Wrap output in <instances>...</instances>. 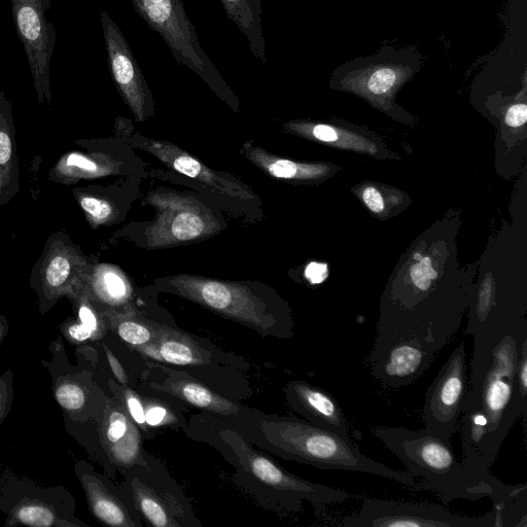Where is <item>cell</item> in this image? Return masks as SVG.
I'll use <instances>...</instances> for the list:
<instances>
[{
  "instance_id": "2e32d148",
  "label": "cell",
  "mask_w": 527,
  "mask_h": 527,
  "mask_svg": "<svg viewBox=\"0 0 527 527\" xmlns=\"http://www.w3.org/2000/svg\"><path fill=\"white\" fill-rule=\"evenodd\" d=\"M286 393L291 407L309 424L349 439L346 416L332 395L301 380L290 382Z\"/></svg>"
},
{
  "instance_id": "4316f807",
  "label": "cell",
  "mask_w": 527,
  "mask_h": 527,
  "mask_svg": "<svg viewBox=\"0 0 527 527\" xmlns=\"http://www.w3.org/2000/svg\"><path fill=\"white\" fill-rule=\"evenodd\" d=\"M115 329L118 336L132 347L139 348L153 343L160 325L150 322L132 308L124 307L123 312H113Z\"/></svg>"
},
{
  "instance_id": "83f0119b",
  "label": "cell",
  "mask_w": 527,
  "mask_h": 527,
  "mask_svg": "<svg viewBox=\"0 0 527 527\" xmlns=\"http://www.w3.org/2000/svg\"><path fill=\"white\" fill-rule=\"evenodd\" d=\"M91 503L95 516L103 523L114 527L142 526L135 516L130 514L125 505L114 498L108 491L96 486L91 491Z\"/></svg>"
},
{
  "instance_id": "44dd1931",
  "label": "cell",
  "mask_w": 527,
  "mask_h": 527,
  "mask_svg": "<svg viewBox=\"0 0 527 527\" xmlns=\"http://www.w3.org/2000/svg\"><path fill=\"white\" fill-rule=\"evenodd\" d=\"M132 500L137 511L155 527H181L187 525L186 511L169 495L160 493L136 477L131 481Z\"/></svg>"
},
{
  "instance_id": "cb8c5ba5",
  "label": "cell",
  "mask_w": 527,
  "mask_h": 527,
  "mask_svg": "<svg viewBox=\"0 0 527 527\" xmlns=\"http://www.w3.org/2000/svg\"><path fill=\"white\" fill-rule=\"evenodd\" d=\"M244 155L258 168L275 179L309 180L319 178L325 172L323 166L296 163L279 158L250 144L244 146Z\"/></svg>"
},
{
  "instance_id": "8d00e7d4",
  "label": "cell",
  "mask_w": 527,
  "mask_h": 527,
  "mask_svg": "<svg viewBox=\"0 0 527 527\" xmlns=\"http://www.w3.org/2000/svg\"><path fill=\"white\" fill-rule=\"evenodd\" d=\"M366 205L373 213L379 214L384 209V201L380 193L373 187H368L363 192Z\"/></svg>"
},
{
  "instance_id": "f35d334b",
  "label": "cell",
  "mask_w": 527,
  "mask_h": 527,
  "mask_svg": "<svg viewBox=\"0 0 527 527\" xmlns=\"http://www.w3.org/2000/svg\"><path fill=\"white\" fill-rule=\"evenodd\" d=\"M105 353H107L109 364L111 366V369L115 375V377L118 379V381L123 384L124 386H127L128 384V376L119 362V360L113 355L112 351L105 346Z\"/></svg>"
},
{
  "instance_id": "7402d4cb",
  "label": "cell",
  "mask_w": 527,
  "mask_h": 527,
  "mask_svg": "<svg viewBox=\"0 0 527 527\" xmlns=\"http://www.w3.org/2000/svg\"><path fill=\"white\" fill-rule=\"evenodd\" d=\"M90 296L113 308L126 307L132 298V288L122 270L111 264H93L85 278Z\"/></svg>"
},
{
  "instance_id": "4dcf8cb0",
  "label": "cell",
  "mask_w": 527,
  "mask_h": 527,
  "mask_svg": "<svg viewBox=\"0 0 527 527\" xmlns=\"http://www.w3.org/2000/svg\"><path fill=\"white\" fill-rule=\"evenodd\" d=\"M122 396L123 406L130 417L134 420V423L139 429L148 432L149 427L146 423L145 407L142 396H139L134 391L127 389L126 386L125 389H123Z\"/></svg>"
},
{
  "instance_id": "7c38bea8",
  "label": "cell",
  "mask_w": 527,
  "mask_h": 527,
  "mask_svg": "<svg viewBox=\"0 0 527 527\" xmlns=\"http://www.w3.org/2000/svg\"><path fill=\"white\" fill-rule=\"evenodd\" d=\"M130 142L133 146L154 155L175 171L186 175L188 178L199 181L206 186L212 187L224 195L249 202L257 198L248 187H245V185L235 178L207 167L173 144L162 142V140L160 142V140L150 139L140 134L131 136Z\"/></svg>"
},
{
  "instance_id": "d6986e66",
  "label": "cell",
  "mask_w": 527,
  "mask_h": 527,
  "mask_svg": "<svg viewBox=\"0 0 527 527\" xmlns=\"http://www.w3.org/2000/svg\"><path fill=\"white\" fill-rule=\"evenodd\" d=\"M147 357L170 365L202 366L210 363V354L189 335L160 325L156 340L137 348Z\"/></svg>"
},
{
  "instance_id": "6da1fadb",
  "label": "cell",
  "mask_w": 527,
  "mask_h": 527,
  "mask_svg": "<svg viewBox=\"0 0 527 527\" xmlns=\"http://www.w3.org/2000/svg\"><path fill=\"white\" fill-rule=\"evenodd\" d=\"M465 333L474 338V353L459 428L462 464L478 479L493 482L491 466L516 421L526 418L527 398L520 394L516 373L527 324L519 314L491 308Z\"/></svg>"
},
{
  "instance_id": "ab89813d",
  "label": "cell",
  "mask_w": 527,
  "mask_h": 527,
  "mask_svg": "<svg viewBox=\"0 0 527 527\" xmlns=\"http://www.w3.org/2000/svg\"><path fill=\"white\" fill-rule=\"evenodd\" d=\"M69 334L77 341H85L91 338L95 333L83 324H79L70 327Z\"/></svg>"
},
{
  "instance_id": "e0dca14e",
  "label": "cell",
  "mask_w": 527,
  "mask_h": 527,
  "mask_svg": "<svg viewBox=\"0 0 527 527\" xmlns=\"http://www.w3.org/2000/svg\"><path fill=\"white\" fill-rule=\"evenodd\" d=\"M103 434L116 464L125 469L148 468L142 435L123 404L109 411Z\"/></svg>"
},
{
  "instance_id": "9a60e30c",
  "label": "cell",
  "mask_w": 527,
  "mask_h": 527,
  "mask_svg": "<svg viewBox=\"0 0 527 527\" xmlns=\"http://www.w3.org/2000/svg\"><path fill=\"white\" fill-rule=\"evenodd\" d=\"M87 151L64 153L50 169L49 181L62 186H76L83 180L107 178L119 174L123 162L104 145L93 140H78Z\"/></svg>"
},
{
  "instance_id": "30bf717a",
  "label": "cell",
  "mask_w": 527,
  "mask_h": 527,
  "mask_svg": "<svg viewBox=\"0 0 527 527\" xmlns=\"http://www.w3.org/2000/svg\"><path fill=\"white\" fill-rule=\"evenodd\" d=\"M468 381L466 347L462 342L430 385L423 409L426 428L447 442L459 431Z\"/></svg>"
},
{
  "instance_id": "e575fe53",
  "label": "cell",
  "mask_w": 527,
  "mask_h": 527,
  "mask_svg": "<svg viewBox=\"0 0 527 527\" xmlns=\"http://www.w3.org/2000/svg\"><path fill=\"white\" fill-rule=\"evenodd\" d=\"M527 107L525 103H518L511 107L506 114V123L510 127H520L526 123Z\"/></svg>"
},
{
  "instance_id": "d4e9b609",
  "label": "cell",
  "mask_w": 527,
  "mask_h": 527,
  "mask_svg": "<svg viewBox=\"0 0 527 527\" xmlns=\"http://www.w3.org/2000/svg\"><path fill=\"white\" fill-rule=\"evenodd\" d=\"M498 527L527 526V485H507L502 482L491 496Z\"/></svg>"
},
{
  "instance_id": "5b68a950",
  "label": "cell",
  "mask_w": 527,
  "mask_h": 527,
  "mask_svg": "<svg viewBox=\"0 0 527 527\" xmlns=\"http://www.w3.org/2000/svg\"><path fill=\"white\" fill-rule=\"evenodd\" d=\"M136 13L163 39L175 60L198 75L233 110L239 102L201 47L182 0H131Z\"/></svg>"
},
{
  "instance_id": "d590c367",
  "label": "cell",
  "mask_w": 527,
  "mask_h": 527,
  "mask_svg": "<svg viewBox=\"0 0 527 527\" xmlns=\"http://www.w3.org/2000/svg\"><path fill=\"white\" fill-rule=\"evenodd\" d=\"M305 276L311 284H321L328 276V266L326 264L311 263L306 268Z\"/></svg>"
},
{
  "instance_id": "ffe728a7",
  "label": "cell",
  "mask_w": 527,
  "mask_h": 527,
  "mask_svg": "<svg viewBox=\"0 0 527 527\" xmlns=\"http://www.w3.org/2000/svg\"><path fill=\"white\" fill-rule=\"evenodd\" d=\"M152 389L222 416L235 417L243 413V408L236 403L218 395L204 384L188 376H169L161 384L152 383Z\"/></svg>"
},
{
  "instance_id": "9c48e42d",
  "label": "cell",
  "mask_w": 527,
  "mask_h": 527,
  "mask_svg": "<svg viewBox=\"0 0 527 527\" xmlns=\"http://www.w3.org/2000/svg\"><path fill=\"white\" fill-rule=\"evenodd\" d=\"M93 264L69 235L55 232L49 236L41 257L32 268L31 287L47 302L73 295L85 285Z\"/></svg>"
},
{
  "instance_id": "f1b7e54d",
  "label": "cell",
  "mask_w": 527,
  "mask_h": 527,
  "mask_svg": "<svg viewBox=\"0 0 527 527\" xmlns=\"http://www.w3.org/2000/svg\"><path fill=\"white\" fill-rule=\"evenodd\" d=\"M145 407L146 423L149 428L178 425L177 414L166 404L142 397Z\"/></svg>"
},
{
  "instance_id": "52a82bcc",
  "label": "cell",
  "mask_w": 527,
  "mask_h": 527,
  "mask_svg": "<svg viewBox=\"0 0 527 527\" xmlns=\"http://www.w3.org/2000/svg\"><path fill=\"white\" fill-rule=\"evenodd\" d=\"M12 14L40 104L53 105L51 61L57 33L47 18L52 0H11Z\"/></svg>"
},
{
  "instance_id": "f546056e",
  "label": "cell",
  "mask_w": 527,
  "mask_h": 527,
  "mask_svg": "<svg viewBox=\"0 0 527 527\" xmlns=\"http://www.w3.org/2000/svg\"><path fill=\"white\" fill-rule=\"evenodd\" d=\"M410 275L414 287L419 292H427L432 289L433 281L438 278V273L432 266L430 258H423L419 263L411 267Z\"/></svg>"
},
{
  "instance_id": "277c9868",
  "label": "cell",
  "mask_w": 527,
  "mask_h": 527,
  "mask_svg": "<svg viewBox=\"0 0 527 527\" xmlns=\"http://www.w3.org/2000/svg\"><path fill=\"white\" fill-rule=\"evenodd\" d=\"M159 286L263 337L291 339L295 335L289 309L268 291L188 274L161 279Z\"/></svg>"
},
{
  "instance_id": "ba28073f",
  "label": "cell",
  "mask_w": 527,
  "mask_h": 527,
  "mask_svg": "<svg viewBox=\"0 0 527 527\" xmlns=\"http://www.w3.org/2000/svg\"><path fill=\"white\" fill-rule=\"evenodd\" d=\"M354 527H498L496 512L478 518L453 514L426 503L366 500L361 510L344 520Z\"/></svg>"
},
{
  "instance_id": "1f68e13d",
  "label": "cell",
  "mask_w": 527,
  "mask_h": 527,
  "mask_svg": "<svg viewBox=\"0 0 527 527\" xmlns=\"http://www.w3.org/2000/svg\"><path fill=\"white\" fill-rule=\"evenodd\" d=\"M56 399L60 406L70 411L81 409L86 401L83 390L75 384L60 386L56 392Z\"/></svg>"
},
{
  "instance_id": "836d02e7",
  "label": "cell",
  "mask_w": 527,
  "mask_h": 527,
  "mask_svg": "<svg viewBox=\"0 0 527 527\" xmlns=\"http://www.w3.org/2000/svg\"><path fill=\"white\" fill-rule=\"evenodd\" d=\"M516 380L522 397L527 398V343L521 349Z\"/></svg>"
},
{
  "instance_id": "8fae6325",
  "label": "cell",
  "mask_w": 527,
  "mask_h": 527,
  "mask_svg": "<svg viewBox=\"0 0 527 527\" xmlns=\"http://www.w3.org/2000/svg\"><path fill=\"white\" fill-rule=\"evenodd\" d=\"M100 21L117 89L136 121L145 122L155 111V101L148 82L117 23L105 11L101 12Z\"/></svg>"
},
{
  "instance_id": "7a4b0ae2",
  "label": "cell",
  "mask_w": 527,
  "mask_h": 527,
  "mask_svg": "<svg viewBox=\"0 0 527 527\" xmlns=\"http://www.w3.org/2000/svg\"><path fill=\"white\" fill-rule=\"evenodd\" d=\"M371 433L397 456L409 474L421 479L445 504L491 498L502 484L498 478L486 482L475 477L456 459L451 442L428 428L412 431L378 426Z\"/></svg>"
},
{
  "instance_id": "603a6c76",
  "label": "cell",
  "mask_w": 527,
  "mask_h": 527,
  "mask_svg": "<svg viewBox=\"0 0 527 527\" xmlns=\"http://www.w3.org/2000/svg\"><path fill=\"white\" fill-rule=\"evenodd\" d=\"M221 3L227 17L248 39L254 57L266 65V41L263 32L261 0H221Z\"/></svg>"
},
{
  "instance_id": "74e56055",
  "label": "cell",
  "mask_w": 527,
  "mask_h": 527,
  "mask_svg": "<svg viewBox=\"0 0 527 527\" xmlns=\"http://www.w3.org/2000/svg\"><path fill=\"white\" fill-rule=\"evenodd\" d=\"M314 138L321 140L325 143H334L338 139L337 131L327 125H315L311 129Z\"/></svg>"
},
{
  "instance_id": "8992f818",
  "label": "cell",
  "mask_w": 527,
  "mask_h": 527,
  "mask_svg": "<svg viewBox=\"0 0 527 527\" xmlns=\"http://www.w3.org/2000/svg\"><path fill=\"white\" fill-rule=\"evenodd\" d=\"M221 437L232 449L243 470L284 495L293 508H299L303 501L315 506H328L343 503L350 497L341 489L307 481L280 468L230 429L222 431Z\"/></svg>"
},
{
  "instance_id": "484cf974",
  "label": "cell",
  "mask_w": 527,
  "mask_h": 527,
  "mask_svg": "<svg viewBox=\"0 0 527 527\" xmlns=\"http://www.w3.org/2000/svg\"><path fill=\"white\" fill-rule=\"evenodd\" d=\"M73 194L91 228L97 229L116 222L119 210L115 200L107 195V190L77 187Z\"/></svg>"
},
{
  "instance_id": "5bb4252c",
  "label": "cell",
  "mask_w": 527,
  "mask_h": 527,
  "mask_svg": "<svg viewBox=\"0 0 527 527\" xmlns=\"http://www.w3.org/2000/svg\"><path fill=\"white\" fill-rule=\"evenodd\" d=\"M348 81L355 82L374 96H384L394 91L419 68V58L412 51L397 52L383 49L371 58L360 59L347 65Z\"/></svg>"
},
{
  "instance_id": "ac0fdd59",
  "label": "cell",
  "mask_w": 527,
  "mask_h": 527,
  "mask_svg": "<svg viewBox=\"0 0 527 527\" xmlns=\"http://www.w3.org/2000/svg\"><path fill=\"white\" fill-rule=\"evenodd\" d=\"M20 193V167L13 105L0 91V208Z\"/></svg>"
},
{
  "instance_id": "d6a6232c",
  "label": "cell",
  "mask_w": 527,
  "mask_h": 527,
  "mask_svg": "<svg viewBox=\"0 0 527 527\" xmlns=\"http://www.w3.org/2000/svg\"><path fill=\"white\" fill-rule=\"evenodd\" d=\"M19 520L31 526L49 527L54 524V515L41 507H25L18 513Z\"/></svg>"
},
{
  "instance_id": "3957f363",
  "label": "cell",
  "mask_w": 527,
  "mask_h": 527,
  "mask_svg": "<svg viewBox=\"0 0 527 527\" xmlns=\"http://www.w3.org/2000/svg\"><path fill=\"white\" fill-rule=\"evenodd\" d=\"M268 446L284 459L327 471L358 472L397 481L414 490H428L408 472H399L368 458L350 439L294 418L260 421Z\"/></svg>"
},
{
  "instance_id": "4fadbf2b",
  "label": "cell",
  "mask_w": 527,
  "mask_h": 527,
  "mask_svg": "<svg viewBox=\"0 0 527 527\" xmlns=\"http://www.w3.org/2000/svg\"><path fill=\"white\" fill-rule=\"evenodd\" d=\"M151 203L159 213L150 235L154 247L193 241L218 230V224L210 220L212 218L202 213L198 205L183 197H158L152 199Z\"/></svg>"
}]
</instances>
